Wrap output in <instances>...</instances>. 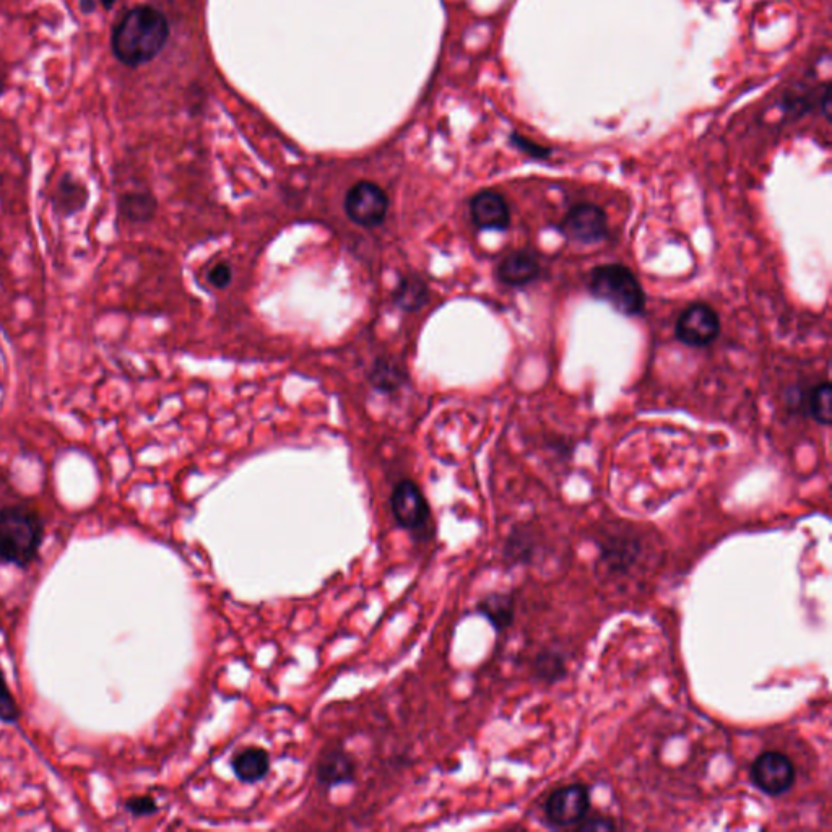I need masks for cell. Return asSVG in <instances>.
I'll list each match as a JSON object with an SVG mask.
<instances>
[{"label": "cell", "instance_id": "obj_19", "mask_svg": "<svg viewBox=\"0 0 832 832\" xmlns=\"http://www.w3.org/2000/svg\"><path fill=\"white\" fill-rule=\"evenodd\" d=\"M402 377V371H400L397 364L390 360H379L374 364L369 379L377 389L390 392V390H395L402 384Z\"/></svg>", "mask_w": 832, "mask_h": 832}, {"label": "cell", "instance_id": "obj_9", "mask_svg": "<svg viewBox=\"0 0 832 832\" xmlns=\"http://www.w3.org/2000/svg\"><path fill=\"white\" fill-rule=\"evenodd\" d=\"M590 806V793L581 784L566 785L551 793L545 805L546 819L558 828L581 823Z\"/></svg>", "mask_w": 832, "mask_h": 832}, {"label": "cell", "instance_id": "obj_27", "mask_svg": "<svg viewBox=\"0 0 832 832\" xmlns=\"http://www.w3.org/2000/svg\"><path fill=\"white\" fill-rule=\"evenodd\" d=\"M100 4L103 5L104 9L111 10L116 4V0H100Z\"/></svg>", "mask_w": 832, "mask_h": 832}, {"label": "cell", "instance_id": "obj_8", "mask_svg": "<svg viewBox=\"0 0 832 832\" xmlns=\"http://www.w3.org/2000/svg\"><path fill=\"white\" fill-rule=\"evenodd\" d=\"M795 766L785 754L766 751L751 766V780L761 792L777 797L789 792L795 784Z\"/></svg>", "mask_w": 832, "mask_h": 832}, {"label": "cell", "instance_id": "obj_23", "mask_svg": "<svg viewBox=\"0 0 832 832\" xmlns=\"http://www.w3.org/2000/svg\"><path fill=\"white\" fill-rule=\"evenodd\" d=\"M512 143L519 148L520 152L527 153V155L532 156V158H537V160H546V158H550V148L540 147L537 143L524 139L522 135H512Z\"/></svg>", "mask_w": 832, "mask_h": 832}, {"label": "cell", "instance_id": "obj_24", "mask_svg": "<svg viewBox=\"0 0 832 832\" xmlns=\"http://www.w3.org/2000/svg\"><path fill=\"white\" fill-rule=\"evenodd\" d=\"M231 277H233V272H231V267L226 262H218L207 272L208 283L217 286V288H225V286L230 285Z\"/></svg>", "mask_w": 832, "mask_h": 832}, {"label": "cell", "instance_id": "obj_6", "mask_svg": "<svg viewBox=\"0 0 832 832\" xmlns=\"http://www.w3.org/2000/svg\"><path fill=\"white\" fill-rule=\"evenodd\" d=\"M389 197L374 182L361 181L351 187L345 197V212L351 221L364 228H373L386 220Z\"/></svg>", "mask_w": 832, "mask_h": 832}, {"label": "cell", "instance_id": "obj_1", "mask_svg": "<svg viewBox=\"0 0 832 832\" xmlns=\"http://www.w3.org/2000/svg\"><path fill=\"white\" fill-rule=\"evenodd\" d=\"M169 23L165 15L150 5L130 9L114 26L111 48L127 67L152 62L168 43Z\"/></svg>", "mask_w": 832, "mask_h": 832}, {"label": "cell", "instance_id": "obj_11", "mask_svg": "<svg viewBox=\"0 0 832 832\" xmlns=\"http://www.w3.org/2000/svg\"><path fill=\"white\" fill-rule=\"evenodd\" d=\"M470 213L478 230L506 231L511 225V210L498 192H478L470 202Z\"/></svg>", "mask_w": 832, "mask_h": 832}, {"label": "cell", "instance_id": "obj_20", "mask_svg": "<svg viewBox=\"0 0 832 832\" xmlns=\"http://www.w3.org/2000/svg\"><path fill=\"white\" fill-rule=\"evenodd\" d=\"M538 675L542 676L543 680H556L564 673V662L559 655L546 652L537 662Z\"/></svg>", "mask_w": 832, "mask_h": 832}, {"label": "cell", "instance_id": "obj_14", "mask_svg": "<svg viewBox=\"0 0 832 832\" xmlns=\"http://www.w3.org/2000/svg\"><path fill=\"white\" fill-rule=\"evenodd\" d=\"M231 771L244 784L264 779L270 771V754L260 746H247L231 758Z\"/></svg>", "mask_w": 832, "mask_h": 832}, {"label": "cell", "instance_id": "obj_18", "mask_svg": "<svg viewBox=\"0 0 832 832\" xmlns=\"http://www.w3.org/2000/svg\"><path fill=\"white\" fill-rule=\"evenodd\" d=\"M832 387L831 382L824 381L811 390L810 413L819 425L829 426L832 423Z\"/></svg>", "mask_w": 832, "mask_h": 832}, {"label": "cell", "instance_id": "obj_26", "mask_svg": "<svg viewBox=\"0 0 832 832\" xmlns=\"http://www.w3.org/2000/svg\"><path fill=\"white\" fill-rule=\"evenodd\" d=\"M78 9L85 15H90L96 10V0H78Z\"/></svg>", "mask_w": 832, "mask_h": 832}, {"label": "cell", "instance_id": "obj_4", "mask_svg": "<svg viewBox=\"0 0 832 832\" xmlns=\"http://www.w3.org/2000/svg\"><path fill=\"white\" fill-rule=\"evenodd\" d=\"M390 509L400 529L412 533L416 540L425 542L433 537L428 499L415 481L402 480L394 486Z\"/></svg>", "mask_w": 832, "mask_h": 832}, {"label": "cell", "instance_id": "obj_13", "mask_svg": "<svg viewBox=\"0 0 832 832\" xmlns=\"http://www.w3.org/2000/svg\"><path fill=\"white\" fill-rule=\"evenodd\" d=\"M542 267L537 257L529 251H514L507 254L496 269V277L504 285L520 288L537 282Z\"/></svg>", "mask_w": 832, "mask_h": 832}, {"label": "cell", "instance_id": "obj_15", "mask_svg": "<svg viewBox=\"0 0 832 832\" xmlns=\"http://www.w3.org/2000/svg\"><path fill=\"white\" fill-rule=\"evenodd\" d=\"M158 202L150 192L134 191L122 194L117 200V212L130 223H148L155 217Z\"/></svg>", "mask_w": 832, "mask_h": 832}, {"label": "cell", "instance_id": "obj_21", "mask_svg": "<svg viewBox=\"0 0 832 832\" xmlns=\"http://www.w3.org/2000/svg\"><path fill=\"white\" fill-rule=\"evenodd\" d=\"M18 719V707L15 704L9 686L5 683L4 676L0 673V720L5 724H13Z\"/></svg>", "mask_w": 832, "mask_h": 832}, {"label": "cell", "instance_id": "obj_5", "mask_svg": "<svg viewBox=\"0 0 832 832\" xmlns=\"http://www.w3.org/2000/svg\"><path fill=\"white\" fill-rule=\"evenodd\" d=\"M719 334V314L706 303L689 304L676 321V338L686 347H709Z\"/></svg>", "mask_w": 832, "mask_h": 832}, {"label": "cell", "instance_id": "obj_3", "mask_svg": "<svg viewBox=\"0 0 832 832\" xmlns=\"http://www.w3.org/2000/svg\"><path fill=\"white\" fill-rule=\"evenodd\" d=\"M589 291L623 316H639L646 309V293L639 278L623 264L595 267L590 272Z\"/></svg>", "mask_w": 832, "mask_h": 832}, {"label": "cell", "instance_id": "obj_7", "mask_svg": "<svg viewBox=\"0 0 832 832\" xmlns=\"http://www.w3.org/2000/svg\"><path fill=\"white\" fill-rule=\"evenodd\" d=\"M564 238L574 243L597 244L608 238V217L603 208L594 204H577L559 223Z\"/></svg>", "mask_w": 832, "mask_h": 832}, {"label": "cell", "instance_id": "obj_12", "mask_svg": "<svg viewBox=\"0 0 832 832\" xmlns=\"http://www.w3.org/2000/svg\"><path fill=\"white\" fill-rule=\"evenodd\" d=\"M88 202H90V191H88L87 184L75 178L74 174H62L56 187L52 189V210L61 217H74L87 208Z\"/></svg>", "mask_w": 832, "mask_h": 832}, {"label": "cell", "instance_id": "obj_10", "mask_svg": "<svg viewBox=\"0 0 832 832\" xmlns=\"http://www.w3.org/2000/svg\"><path fill=\"white\" fill-rule=\"evenodd\" d=\"M356 759L343 746L325 748L316 764V780L322 789L329 790L337 785L350 784L356 779Z\"/></svg>", "mask_w": 832, "mask_h": 832}, {"label": "cell", "instance_id": "obj_25", "mask_svg": "<svg viewBox=\"0 0 832 832\" xmlns=\"http://www.w3.org/2000/svg\"><path fill=\"white\" fill-rule=\"evenodd\" d=\"M579 829H594V831L595 829H613V823L608 821V819L598 818V821L597 819H592L589 823L581 824Z\"/></svg>", "mask_w": 832, "mask_h": 832}, {"label": "cell", "instance_id": "obj_16", "mask_svg": "<svg viewBox=\"0 0 832 832\" xmlns=\"http://www.w3.org/2000/svg\"><path fill=\"white\" fill-rule=\"evenodd\" d=\"M477 610L494 628L503 631L509 628L514 620V598L503 592H493L481 598Z\"/></svg>", "mask_w": 832, "mask_h": 832}, {"label": "cell", "instance_id": "obj_22", "mask_svg": "<svg viewBox=\"0 0 832 832\" xmlns=\"http://www.w3.org/2000/svg\"><path fill=\"white\" fill-rule=\"evenodd\" d=\"M126 806L127 810H129L132 815L137 816V818H142V816H152L155 815L156 811H158V803L155 802V798L148 797V795L130 798Z\"/></svg>", "mask_w": 832, "mask_h": 832}, {"label": "cell", "instance_id": "obj_2", "mask_svg": "<svg viewBox=\"0 0 832 832\" xmlns=\"http://www.w3.org/2000/svg\"><path fill=\"white\" fill-rule=\"evenodd\" d=\"M43 542V522L25 506H7L0 511V558L5 563L26 566L35 561Z\"/></svg>", "mask_w": 832, "mask_h": 832}, {"label": "cell", "instance_id": "obj_17", "mask_svg": "<svg viewBox=\"0 0 832 832\" xmlns=\"http://www.w3.org/2000/svg\"><path fill=\"white\" fill-rule=\"evenodd\" d=\"M428 286L415 275H408L400 280L399 288L395 291V303L405 311L420 309L428 299Z\"/></svg>", "mask_w": 832, "mask_h": 832}, {"label": "cell", "instance_id": "obj_28", "mask_svg": "<svg viewBox=\"0 0 832 832\" xmlns=\"http://www.w3.org/2000/svg\"><path fill=\"white\" fill-rule=\"evenodd\" d=\"M5 93V77L4 75H0V96L4 95Z\"/></svg>", "mask_w": 832, "mask_h": 832}]
</instances>
